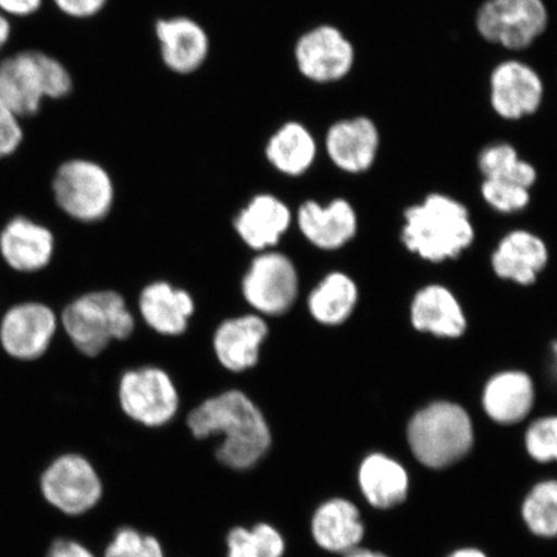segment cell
Listing matches in <instances>:
<instances>
[{"label":"cell","instance_id":"ab89813d","mask_svg":"<svg viewBox=\"0 0 557 557\" xmlns=\"http://www.w3.org/2000/svg\"><path fill=\"white\" fill-rule=\"evenodd\" d=\"M449 557H486L484 554L476 552V549H461Z\"/></svg>","mask_w":557,"mask_h":557},{"label":"cell","instance_id":"ffe728a7","mask_svg":"<svg viewBox=\"0 0 557 557\" xmlns=\"http://www.w3.org/2000/svg\"><path fill=\"white\" fill-rule=\"evenodd\" d=\"M289 208L274 195H257L242 209L234 227L249 248L267 252L275 247L290 226Z\"/></svg>","mask_w":557,"mask_h":557},{"label":"cell","instance_id":"ac0fdd59","mask_svg":"<svg viewBox=\"0 0 557 557\" xmlns=\"http://www.w3.org/2000/svg\"><path fill=\"white\" fill-rule=\"evenodd\" d=\"M138 309L152 331L176 337L189 326L195 304L189 292L174 288L166 282H154L143 289Z\"/></svg>","mask_w":557,"mask_h":557},{"label":"cell","instance_id":"d4e9b609","mask_svg":"<svg viewBox=\"0 0 557 557\" xmlns=\"http://www.w3.org/2000/svg\"><path fill=\"white\" fill-rule=\"evenodd\" d=\"M359 485L368 503L387 508L403 503L408 492V475L394 459L383 455L368 456L360 465Z\"/></svg>","mask_w":557,"mask_h":557},{"label":"cell","instance_id":"60d3db41","mask_svg":"<svg viewBox=\"0 0 557 557\" xmlns=\"http://www.w3.org/2000/svg\"><path fill=\"white\" fill-rule=\"evenodd\" d=\"M553 355H554V369L555 373L557 375V341H555L553 345Z\"/></svg>","mask_w":557,"mask_h":557},{"label":"cell","instance_id":"8d00e7d4","mask_svg":"<svg viewBox=\"0 0 557 557\" xmlns=\"http://www.w3.org/2000/svg\"><path fill=\"white\" fill-rule=\"evenodd\" d=\"M41 0H0V10L15 16L32 15L38 11Z\"/></svg>","mask_w":557,"mask_h":557},{"label":"cell","instance_id":"7a4b0ae2","mask_svg":"<svg viewBox=\"0 0 557 557\" xmlns=\"http://www.w3.org/2000/svg\"><path fill=\"white\" fill-rule=\"evenodd\" d=\"M403 243L424 260L455 259L471 246L475 232L468 208L444 194H430L404 212Z\"/></svg>","mask_w":557,"mask_h":557},{"label":"cell","instance_id":"484cf974","mask_svg":"<svg viewBox=\"0 0 557 557\" xmlns=\"http://www.w3.org/2000/svg\"><path fill=\"white\" fill-rule=\"evenodd\" d=\"M269 162L287 176H301L317 158V143L299 123L284 124L267 146Z\"/></svg>","mask_w":557,"mask_h":557},{"label":"cell","instance_id":"3957f363","mask_svg":"<svg viewBox=\"0 0 557 557\" xmlns=\"http://www.w3.org/2000/svg\"><path fill=\"white\" fill-rule=\"evenodd\" d=\"M408 442L418 461L433 469L447 468L472 447L471 418L457 404H430L410 420Z\"/></svg>","mask_w":557,"mask_h":557},{"label":"cell","instance_id":"4316f807","mask_svg":"<svg viewBox=\"0 0 557 557\" xmlns=\"http://www.w3.org/2000/svg\"><path fill=\"white\" fill-rule=\"evenodd\" d=\"M357 302V284L343 273L326 275L308 298L311 317L326 326L345 323L351 317Z\"/></svg>","mask_w":557,"mask_h":557},{"label":"cell","instance_id":"4dcf8cb0","mask_svg":"<svg viewBox=\"0 0 557 557\" xmlns=\"http://www.w3.org/2000/svg\"><path fill=\"white\" fill-rule=\"evenodd\" d=\"M103 557H166L163 543L154 534L134 527L117 529Z\"/></svg>","mask_w":557,"mask_h":557},{"label":"cell","instance_id":"5bb4252c","mask_svg":"<svg viewBox=\"0 0 557 557\" xmlns=\"http://www.w3.org/2000/svg\"><path fill=\"white\" fill-rule=\"evenodd\" d=\"M380 131L366 116L334 123L326 132L325 149L341 171L358 174L372 169L380 149Z\"/></svg>","mask_w":557,"mask_h":557},{"label":"cell","instance_id":"7c38bea8","mask_svg":"<svg viewBox=\"0 0 557 557\" xmlns=\"http://www.w3.org/2000/svg\"><path fill=\"white\" fill-rule=\"evenodd\" d=\"M491 104L505 121H519L537 113L545 95L541 76L519 60H506L491 74Z\"/></svg>","mask_w":557,"mask_h":557},{"label":"cell","instance_id":"83f0119b","mask_svg":"<svg viewBox=\"0 0 557 557\" xmlns=\"http://www.w3.org/2000/svg\"><path fill=\"white\" fill-rule=\"evenodd\" d=\"M226 557H284L287 541L281 529L268 521L236 525L226 534Z\"/></svg>","mask_w":557,"mask_h":557},{"label":"cell","instance_id":"9a60e30c","mask_svg":"<svg viewBox=\"0 0 557 557\" xmlns=\"http://www.w3.org/2000/svg\"><path fill=\"white\" fill-rule=\"evenodd\" d=\"M268 334L267 322L255 313L227 319L214 332L215 357L227 371L246 372L259 363L261 346Z\"/></svg>","mask_w":557,"mask_h":557},{"label":"cell","instance_id":"1f68e13d","mask_svg":"<svg viewBox=\"0 0 557 557\" xmlns=\"http://www.w3.org/2000/svg\"><path fill=\"white\" fill-rule=\"evenodd\" d=\"M482 195L486 203L499 213L520 212L531 201L527 187L497 180H484Z\"/></svg>","mask_w":557,"mask_h":557},{"label":"cell","instance_id":"e575fe53","mask_svg":"<svg viewBox=\"0 0 557 557\" xmlns=\"http://www.w3.org/2000/svg\"><path fill=\"white\" fill-rule=\"evenodd\" d=\"M108 0H54L59 9L73 17H90L103 9Z\"/></svg>","mask_w":557,"mask_h":557},{"label":"cell","instance_id":"f1b7e54d","mask_svg":"<svg viewBox=\"0 0 557 557\" xmlns=\"http://www.w3.org/2000/svg\"><path fill=\"white\" fill-rule=\"evenodd\" d=\"M478 165L485 180L505 181L531 189L537 183V170L531 163L520 159L512 145L497 143L483 149Z\"/></svg>","mask_w":557,"mask_h":557},{"label":"cell","instance_id":"d6a6232c","mask_svg":"<svg viewBox=\"0 0 557 557\" xmlns=\"http://www.w3.org/2000/svg\"><path fill=\"white\" fill-rule=\"evenodd\" d=\"M525 443L535 461L557 462V416L533 422L528 429Z\"/></svg>","mask_w":557,"mask_h":557},{"label":"cell","instance_id":"f35d334b","mask_svg":"<svg viewBox=\"0 0 557 557\" xmlns=\"http://www.w3.org/2000/svg\"><path fill=\"white\" fill-rule=\"evenodd\" d=\"M344 557H386L381 554H375L372 552H368V549H355V552L345 555Z\"/></svg>","mask_w":557,"mask_h":557},{"label":"cell","instance_id":"e0dca14e","mask_svg":"<svg viewBox=\"0 0 557 557\" xmlns=\"http://www.w3.org/2000/svg\"><path fill=\"white\" fill-rule=\"evenodd\" d=\"M297 221L305 238L324 250L346 246L358 230L357 213L345 199H334L326 206L306 201L298 209Z\"/></svg>","mask_w":557,"mask_h":557},{"label":"cell","instance_id":"52a82bcc","mask_svg":"<svg viewBox=\"0 0 557 557\" xmlns=\"http://www.w3.org/2000/svg\"><path fill=\"white\" fill-rule=\"evenodd\" d=\"M53 191L62 211L83 222L100 221L113 207V181L102 166L88 160L62 164L55 173Z\"/></svg>","mask_w":557,"mask_h":557},{"label":"cell","instance_id":"8992f818","mask_svg":"<svg viewBox=\"0 0 557 557\" xmlns=\"http://www.w3.org/2000/svg\"><path fill=\"white\" fill-rule=\"evenodd\" d=\"M482 38L510 51L532 46L548 25L543 0H485L475 18Z\"/></svg>","mask_w":557,"mask_h":557},{"label":"cell","instance_id":"836d02e7","mask_svg":"<svg viewBox=\"0 0 557 557\" xmlns=\"http://www.w3.org/2000/svg\"><path fill=\"white\" fill-rule=\"evenodd\" d=\"M23 139L17 115L0 100V158L11 156Z\"/></svg>","mask_w":557,"mask_h":557},{"label":"cell","instance_id":"74e56055","mask_svg":"<svg viewBox=\"0 0 557 557\" xmlns=\"http://www.w3.org/2000/svg\"><path fill=\"white\" fill-rule=\"evenodd\" d=\"M11 33V27L9 21L0 13V48L5 45V41L9 40Z\"/></svg>","mask_w":557,"mask_h":557},{"label":"cell","instance_id":"d6986e66","mask_svg":"<svg viewBox=\"0 0 557 557\" xmlns=\"http://www.w3.org/2000/svg\"><path fill=\"white\" fill-rule=\"evenodd\" d=\"M157 37L164 64L172 72L190 74L203 65L209 40L203 27L195 21L187 17L160 20Z\"/></svg>","mask_w":557,"mask_h":557},{"label":"cell","instance_id":"d590c367","mask_svg":"<svg viewBox=\"0 0 557 557\" xmlns=\"http://www.w3.org/2000/svg\"><path fill=\"white\" fill-rule=\"evenodd\" d=\"M47 557H97L88 547L73 540L55 541Z\"/></svg>","mask_w":557,"mask_h":557},{"label":"cell","instance_id":"603a6c76","mask_svg":"<svg viewBox=\"0 0 557 557\" xmlns=\"http://www.w3.org/2000/svg\"><path fill=\"white\" fill-rule=\"evenodd\" d=\"M410 313L416 330L437 337L457 338L466 331L461 305L442 285H430L418 292Z\"/></svg>","mask_w":557,"mask_h":557},{"label":"cell","instance_id":"277c9868","mask_svg":"<svg viewBox=\"0 0 557 557\" xmlns=\"http://www.w3.org/2000/svg\"><path fill=\"white\" fill-rule=\"evenodd\" d=\"M72 343L89 358L100 355L111 341L127 339L135 331V319L125 299L114 290L90 292L75 299L62 315Z\"/></svg>","mask_w":557,"mask_h":557},{"label":"cell","instance_id":"7402d4cb","mask_svg":"<svg viewBox=\"0 0 557 557\" xmlns=\"http://www.w3.org/2000/svg\"><path fill=\"white\" fill-rule=\"evenodd\" d=\"M547 262L545 242L525 230L506 235L492 259L494 273L522 285L534 283Z\"/></svg>","mask_w":557,"mask_h":557},{"label":"cell","instance_id":"5b68a950","mask_svg":"<svg viewBox=\"0 0 557 557\" xmlns=\"http://www.w3.org/2000/svg\"><path fill=\"white\" fill-rule=\"evenodd\" d=\"M72 78L59 61L41 52H23L0 64V100L17 116L37 113L45 97L61 99Z\"/></svg>","mask_w":557,"mask_h":557},{"label":"cell","instance_id":"f546056e","mask_svg":"<svg viewBox=\"0 0 557 557\" xmlns=\"http://www.w3.org/2000/svg\"><path fill=\"white\" fill-rule=\"evenodd\" d=\"M522 515L535 534L557 537V480L535 486L522 507Z\"/></svg>","mask_w":557,"mask_h":557},{"label":"cell","instance_id":"8fae6325","mask_svg":"<svg viewBox=\"0 0 557 557\" xmlns=\"http://www.w3.org/2000/svg\"><path fill=\"white\" fill-rule=\"evenodd\" d=\"M295 54L299 72L317 83L345 78L355 61L351 41L331 25L318 26L304 34L297 41Z\"/></svg>","mask_w":557,"mask_h":557},{"label":"cell","instance_id":"2e32d148","mask_svg":"<svg viewBox=\"0 0 557 557\" xmlns=\"http://www.w3.org/2000/svg\"><path fill=\"white\" fill-rule=\"evenodd\" d=\"M310 532L318 547L345 556L359 548L364 525L357 506L344 498H332L313 511Z\"/></svg>","mask_w":557,"mask_h":557},{"label":"cell","instance_id":"6da1fadb","mask_svg":"<svg viewBox=\"0 0 557 557\" xmlns=\"http://www.w3.org/2000/svg\"><path fill=\"white\" fill-rule=\"evenodd\" d=\"M187 428L198 441L222 436L215 458L233 471L255 469L273 445L267 418L240 389H228L201 403L187 417Z\"/></svg>","mask_w":557,"mask_h":557},{"label":"cell","instance_id":"ba28073f","mask_svg":"<svg viewBox=\"0 0 557 557\" xmlns=\"http://www.w3.org/2000/svg\"><path fill=\"white\" fill-rule=\"evenodd\" d=\"M117 395L123 412L145 428L165 426L178 412L177 387L171 375L158 367L125 372Z\"/></svg>","mask_w":557,"mask_h":557},{"label":"cell","instance_id":"44dd1931","mask_svg":"<svg viewBox=\"0 0 557 557\" xmlns=\"http://www.w3.org/2000/svg\"><path fill=\"white\" fill-rule=\"evenodd\" d=\"M54 248L50 230L17 218L0 235V252L12 269L33 273L51 262Z\"/></svg>","mask_w":557,"mask_h":557},{"label":"cell","instance_id":"cb8c5ba5","mask_svg":"<svg viewBox=\"0 0 557 557\" xmlns=\"http://www.w3.org/2000/svg\"><path fill=\"white\" fill-rule=\"evenodd\" d=\"M533 404V381L527 373L503 372L486 383L483 406L494 422L518 423L531 412Z\"/></svg>","mask_w":557,"mask_h":557},{"label":"cell","instance_id":"9c48e42d","mask_svg":"<svg viewBox=\"0 0 557 557\" xmlns=\"http://www.w3.org/2000/svg\"><path fill=\"white\" fill-rule=\"evenodd\" d=\"M299 277L295 263L278 252H262L243 277L242 292L250 308L267 317L287 313L298 297Z\"/></svg>","mask_w":557,"mask_h":557},{"label":"cell","instance_id":"4fadbf2b","mask_svg":"<svg viewBox=\"0 0 557 557\" xmlns=\"http://www.w3.org/2000/svg\"><path fill=\"white\" fill-rule=\"evenodd\" d=\"M58 319L41 304H23L5 313L0 325V341L11 357L34 360L44 355L52 343Z\"/></svg>","mask_w":557,"mask_h":557},{"label":"cell","instance_id":"30bf717a","mask_svg":"<svg viewBox=\"0 0 557 557\" xmlns=\"http://www.w3.org/2000/svg\"><path fill=\"white\" fill-rule=\"evenodd\" d=\"M40 487L48 504L70 517L94 510L103 496L99 472L79 455L55 459L41 476Z\"/></svg>","mask_w":557,"mask_h":557}]
</instances>
